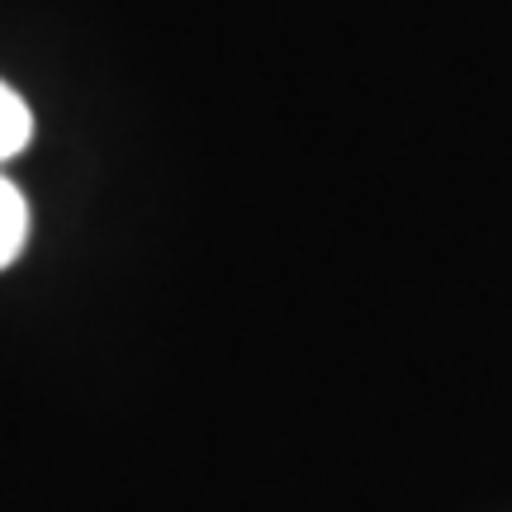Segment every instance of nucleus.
I'll return each instance as SVG.
<instances>
[{"instance_id": "nucleus-1", "label": "nucleus", "mask_w": 512, "mask_h": 512, "mask_svg": "<svg viewBox=\"0 0 512 512\" xmlns=\"http://www.w3.org/2000/svg\"><path fill=\"white\" fill-rule=\"evenodd\" d=\"M24 242H29V204L19 195V185L0 176V271L24 252Z\"/></svg>"}, {"instance_id": "nucleus-2", "label": "nucleus", "mask_w": 512, "mask_h": 512, "mask_svg": "<svg viewBox=\"0 0 512 512\" xmlns=\"http://www.w3.org/2000/svg\"><path fill=\"white\" fill-rule=\"evenodd\" d=\"M34 138V114L5 81H0V162H10L15 152H24Z\"/></svg>"}]
</instances>
